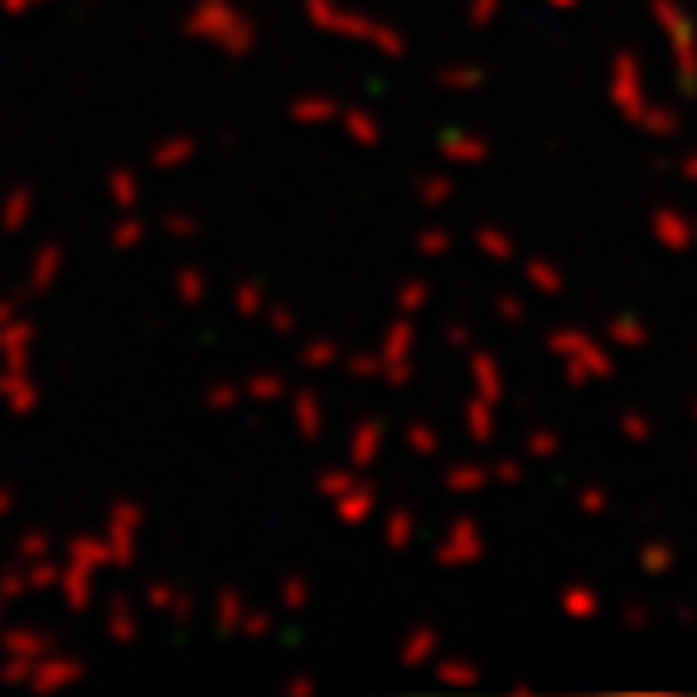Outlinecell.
<instances>
[{"instance_id":"cell-5","label":"cell","mask_w":697,"mask_h":697,"mask_svg":"<svg viewBox=\"0 0 697 697\" xmlns=\"http://www.w3.org/2000/svg\"><path fill=\"white\" fill-rule=\"evenodd\" d=\"M98 567H88V562H63V572H59V586L53 592L63 596V606H69V615H88L92 610V600H98Z\"/></svg>"},{"instance_id":"cell-34","label":"cell","mask_w":697,"mask_h":697,"mask_svg":"<svg viewBox=\"0 0 697 697\" xmlns=\"http://www.w3.org/2000/svg\"><path fill=\"white\" fill-rule=\"evenodd\" d=\"M238 402H243V383H213L204 387V412H213V417H223V412H233Z\"/></svg>"},{"instance_id":"cell-10","label":"cell","mask_w":697,"mask_h":697,"mask_svg":"<svg viewBox=\"0 0 697 697\" xmlns=\"http://www.w3.org/2000/svg\"><path fill=\"white\" fill-rule=\"evenodd\" d=\"M102 615H107V635L117 639V645H137L141 639V610H137V600L131 596H122V592H112L107 596V606H102Z\"/></svg>"},{"instance_id":"cell-9","label":"cell","mask_w":697,"mask_h":697,"mask_svg":"<svg viewBox=\"0 0 697 697\" xmlns=\"http://www.w3.org/2000/svg\"><path fill=\"white\" fill-rule=\"evenodd\" d=\"M53 649V635L39 625H6L0 629V654H10V659H44Z\"/></svg>"},{"instance_id":"cell-40","label":"cell","mask_w":697,"mask_h":697,"mask_svg":"<svg viewBox=\"0 0 697 697\" xmlns=\"http://www.w3.org/2000/svg\"><path fill=\"white\" fill-rule=\"evenodd\" d=\"M0 596H6V600L30 596V576H24V562L20 557L10 562V567H0Z\"/></svg>"},{"instance_id":"cell-32","label":"cell","mask_w":697,"mask_h":697,"mask_svg":"<svg viewBox=\"0 0 697 697\" xmlns=\"http://www.w3.org/2000/svg\"><path fill=\"white\" fill-rule=\"evenodd\" d=\"M281 610H286V615H305V610H311V576L291 572L286 582H281Z\"/></svg>"},{"instance_id":"cell-12","label":"cell","mask_w":697,"mask_h":697,"mask_svg":"<svg viewBox=\"0 0 697 697\" xmlns=\"http://www.w3.org/2000/svg\"><path fill=\"white\" fill-rule=\"evenodd\" d=\"M34 213H39V194H34V190H24V184H16V190L0 199V233H6V238L30 233Z\"/></svg>"},{"instance_id":"cell-48","label":"cell","mask_w":697,"mask_h":697,"mask_svg":"<svg viewBox=\"0 0 697 697\" xmlns=\"http://www.w3.org/2000/svg\"><path fill=\"white\" fill-rule=\"evenodd\" d=\"M412 378H417L412 358H402V364H383V383L387 387H412Z\"/></svg>"},{"instance_id":"cell-1","label":"cell","mask_w":697,"mask_h":697,"mask_svg":"<svg viewBox=\"0 0 697 697\" xmlns=\"http://www.w3.org/2000/svg\"><path fill=\"white\" fill-rule=\"evenodd\" d=\"M305 20H311V30L330 34V39H348V44H364L373 53H383V59H402L407 53V39L393 24L364 16V10H348L340 0H301Z\"/></svg>"},{"instance_id":"cell-52","label":"cell","mask_w":697,"mask_h":697,"mask_svg":"<svg viewBox=\"0 0 697 697\" xmlns=\"http://www.w3.org/2000/svg\"><path fill=\"white\" fill-rule=\"evenodd\" d=\"M465 422H471V436H489V412L479 402H465Z\"/></svg>"},{"instance_id":"cell-59","label":"cell","mask_w":697,"mask_h":697,"mask_svg":"<svg viewBox=\"0 0 697 697\" xmlns=\"http://www.w3.org/2000/svg\"><path fill=\"white\" fill-rule=\"evenodd\" d=\"M6 606H10V600H6V596H0V620H6Z\"/></svg>"},{"instance_id":"cell-53","label":"cell","mask_w":697,"mask_h":697,"mask_svg":"<svg viewBox=\"0 0 697 697\" xmlns=\"http://www.w3.org/2000/svg\"><path fill=\"white\" fill-rule=\"evenodd\" d=\"M39 6H49V0H0V16H30Z\"/></svg>"},{"instance_id":"cell-8","label":"cell","mask_w":697,"mask_h":697,"mask_svg":"<svg viewBox=\"0 0 697 697\" xmlns=\"http://www.w3.org/2000/svg\"><path fill=\"white\" fill-rule=\"evenodd\" d=\"M194 160H199V137H190V131H174V137H160V141L151 145L145 165L160 170V174H170V170L194 165Z\"/></svg>"},{"instance_id":"cell-45","label":"cell","mask_w":697,"mask_h":697,"mask_svg":"<svg viewBox=\"0 0 697 697\" xmlns=\"http://www.w3.org/2000/svg\"><path fill=\"white\" fill-rule=\"evenodd\" d=\"M30 668H34V659H10V654H0V683H6V688H24V683H30Z\"/></svg>"},{"instance_id":"cell-46","label":"cell","mask_w":697,"mask_h":697,"mask_svg":"<svg viewBox=\"0 0 697 697\" xmlns=\"http://www.w3.org/2000/svg\"><path fill=\"white\" fill-rule=\"evenodd\" d=\"M446 489H451V494H475V489H479V471H475L471 461H465V465H451V471H446Z\"/></svg>"},{"instance_id":"cell-28","label":"cell","mask_w":697,"mask_h":697,"mask_svg":"<svg viewBox=\"0 0 697 697\" xmlns=\"http://www.w3.org/2000/svg\"><path fill=\"white\" fill-rule=\"evenodd\" d=\"M358 485V471L354 465H325V471L315 475V494H320V504H334L344 489H354Z\"/></svg>"},{"instance_id":"cell-23","label":"cell","mask_w":697,"mask_h":697,"mask_svg":"<svg viewBox=\"0 0 697 697\" xmlns=\"http://www.w3.org/2000/svg\"><path fill=\"white\" fill-rule=\"evenodd\" d=\"M383 543L393 547V553H407V547L417 543V514H412V508H387L383 514Z\"/></svg>"},{"instance_id":"cell-7","label":"cell","mask_w":697,"mask_h":697,"mask_svg":"<svg viewBox=\"0 0 697 697\" xmlns=\"http://www.w3.org/2000/svg\"><path fill=\"white\" fill-rule=\"evenodd\" d=\"M34 344H39V325L30 315L6 320V325H0V368H30Z\"/></svg>"},{"instance_id":"cell-24","label":"cell","mask_w":697,"mask_h":697,"mask_svg":"<svg viewBox=\"0 0 697 697\" xmlns=\"http://www.w3.org/2000/svg\"><path fill=\"white\" fill-rule=\"evenodd\" d=\"M69 557L73 562H88V567L107 572L112 567V547H107V533H73L69 538Z\"/></svg>"},{"instance_id":"cell-14","label":"cell","mask_w":697,"mask_h":697,"mask_svg":"<svg viewBox=\"0 0 697 697\" xmlns=\"http://www.w3.org/2000/svg\"><path fill=\"white\" fill-rule=\"evenodd\" d=\"M63 243H39L34 248V257H30V276H24V291L30 296H44V291H53V281H59L63 272Z\"/></svg>"},{"instance_id":"cell-26","label":"cell","mask_w":697,"mask_h":697,"mask_svg":"<svg viewBox=\"0 0 697 697\" xmlns=\"http://www.w3.org/2000/svg\"><path fill=\"white\" fill-rule=\"evenodd\" d=\"M145 238H151V223L145 219H137V209L131 213H122V219H117L112 228H107V243H112L117 252H137Z\"/></svg>"},{"instance_id":"cell-50","label":"cell","mask_w":697,"mask_h":697,"mask_svg":"<svg viewBox=\"0 0 697 697\" xmlns=\"http://www.w3.org/2000/svg\"><path fill=\"white\" fill-rule=\"evenodd\" d=\"M190 615H194V592H174L170 610H165V620H174V625H190Z\"/></svg>"},{"instance_id":"cell-57","label":"cell","mask_w":697,"mask_h":697,"mask_svg":"<svg viewBox=\"0 0 697 697\" xmlns=\"http://www.w3.org/2000/svg\"><path fill=\"white\" fill-rule=\"evenodd\" d=\"M10 508H16V494H10L6 485H0V518H6V514H10Z\"/></svg>"},{"instance_id":"cell-58","label":"cell","mask_w":697,"mask_h":697,"mask_svg":"<svg viewBox=\"0 0 697 697\" xmlns=\"http://www.w3.org/2000/svg\"><path fill=\"white\" fill-rule=\"evenodd\" d=\"M16 315H20L16 301H0V325H6V320H16Z\"/></svg>"},{"instance_id":"cell-39","label":"cell","mask_w":697,"mask_h":697,"mask_svg":"<svg viewBox=\"0 0 697 697\" xmlns=\"http://www.w3.org/2000/svg\"><path fill=\"white\" fill-rule=\"evenodd\" d=\"M407 451H412V455H422V461H426V455H436V451H441V436H436V426L426 422V417L407 422Z\"/></svg>"},{"instance_id":"cell-17","label":"cell","mask_w":697,"mask_h":697,"mask_svg":"<svg viewBox=\"0 0 697 697\" xmlns=\"http://www.w3.org/2000/svg\"><path fill=\"white\" fill-rule=\"evenodd\" d=\"M412 354H417V320L393 315L383 330V340H378V358L383 364H402V358H412Z\"/></svg>"},{"instance_id":"cell-25","label":"cell","mask_w":697,"mask_h":697,"mask_svg":"<svg viewBox=\"0 0 697 697\" xmlns=\"http://www.w3.org/2000/svg\"><path fill=\"white\" fill-rule=\"evenodd\" d=\"M266 301H272V291H266V281H257V276L233 286V315H243V320H262Z\"/></svg>"},{"instance_id":"cell-43","label":"cell","mask_w":697,"mask_h":697,"mask_svg":"<svg viewBox=\"0 0 697 697\" xmlns=\"http://www.w3.org/2000/svg\"><path fill=\"white\" fill-rule=\"evenodd\" d=\"M272 629H276V615H272V610H252V606H248L243 625H238V635H248V639H266Z\"/></svg>"},{"instance_id":"cell-19","label":"cell","mask_w":697,"mask_h":697,"mask_svg":"<svg viewBox=\"0 0 697 697\" xmlns=\"http://www.w3.org/2000/svg\"><path fill=\"white\" fill-rule=\"evenodd\" d=\"M479 557V533L475 523H455V528L446 533V543L436 547V562L441 567H461V562H475Z\"/></svg>"},{"instance_id":"cell-3","label":"cell","mask_w":697,"mask_h":697,"mask_svg":"<svg viewBox=\"0 0 697 697\" xmlns=\"http://www.w3.org/2000/svg\"><path fill=\"white\" fill-rule=\"evenodd\" d=\"M141 528H145V508L137 499H117L107 508V547H112V567L127 572L137 562L141 547Z\"/></svg>"},{"instance_id":"cell-13","label":"cell","mask_w":697,"mask_h":697,"mask_svg":"<svg viewBox=\"0 0 697 697\" xmlns=\"http://www.w3.org/2000/svg\"><path fill=\"white\" fill-rule=\"evenodd\" d=\"M334 127H340L344 137L358 145V151H378V145H383V122L368 112V107H340Z\"/></svg>"},{"instance_id":"cell-11","label":"cell","mask_w":697,"mask_h":697,"mask_svg":"<svg viewBox=\"0 0 697 697\" xmlns=\"http://www.w3.org/2000/svg\"><path fill=\"white\" fill-rule=\"evenodd\" d=\"M383 441H387V422H378V417L358 422L354 432H348V465H354V471H368V465H378Z\"/></svg>"},{"instance_id":"cell-6","label":"cell","mask_w":697,"mask_h":697,"mask_svg":"<svg viewBox=\"0 0 697 697\" xmlns=\"http://www.w3.org/2000/svg\"><path fill=\"white\" fill-rule=\"evenodd\" d=\"M39 402H44V393H39V383H34L30 368H0V407H6L10 417H16V422L34 417Z\"/></svg>"},{"instance_id":"cell-15","label":"cell","mask_w":697,"mask_h":697,"mask_svg":"<svg viewBox=\"0 0 697 697\" xmlns=\"http://www.w3.org/2000/svg\"><path fill=\"white\" fill-rule=\"evenodd\" d=\"M378 504H383V499H378V489L358 479V485H354V489H344L330 508H334V518H340V523H348V528H364V523H368L373 514H378Z\"/></svg>"},{"instance_id":"cell-29","label":"cell","mask_w":697,"mask_h":697,"mask_svg":"<svg viewBox=\"0 0 697 697\" xmlns=\"http://www.w3.org/2000/svg\"><path fill=\"white\" fill-rule=\"evenodd\" d=\"M426 301H432V281H426V276H407V281L397 286V296H393V311L417 320V315L426 311Z\"/></svg>"},{"instance_id":"cell-51","label":"cell","mask_w":697,"mask_h":697,"mask_svg":"<svg viewBox=\"0 0 697 697\" xmlns=\"http://www.w3.org/2000/svg\"><path fill=\"white\" fill-rule=\"evenodd\" d=\"M170 600H174V586H170V582H151V586H145V606H151V610L165 615Z\"/></svg>"},{"instance_id":"cell-22","label":"cell","mask_w":697,"mask_h":697,"mask_svg":"<svg viewBox=\"0 0 697 697\" xmlns=\"http://www.w3.org/2000/svg\"><path fill=\"white\" fill-rule=\"evenodd\" d=\"M107 199H112V209H117V213H131V209L141 204V174H137V170H127V165L107 170Z\"/></svg>"},{"instance_id":"cell-42","label":"cell","mask_w":697,"mask_h":697,"mask_svg":"<svg viewBox=\"0 0 697 697\" xmlns=\"http://www.w3.org/2000/svg\"><path fill=\"white\" fill-rule=\"evenodd\" d=\"M417 252H422V257H446V252H451V233H446V228H422V233H417Z\"/></svg>"},{"instance_id":"cell-47","label":"cell","mask_w":697,"mask_h":697,"mask_svg":"<svg viewBox=\"0 0 697 697\" xmlns=\"http://www.w3.org/2000/svg\"><path fill=\"white\" fill-rule=\"evenodd\" d=\"M49 553H53V538H49L44 528H39V533H24V538L16 543V557H20V562H34V557H49Z\"/></svg>"},{"instance_id":"cell-31","label":"cell","mask_w":697,"mask_h":697,"mask_svg":"<svg viewBox=\"0 0 697 697\" xmlns=\"http://www.w3.org/2000/svg\"><path fill=\"white\" fill-rule=\"evenodd\" d=\"M286 378H281V373L272 368V373H252V378L243 383V397L248 402H257V407H266V402H281V397H286Z\"/></svg>"},{"instance_id":"cell-33","label":"cell","mask_w":697,"mask_h":697,"mask_svg":"<svg viewBox=\"0 0 697 697\" xmlns=\"http://www.w3.org/2000/svg\"><path fill=\"white\" fill-rule=\"evenodd\" d=\"M340 368L348 373V378H358V383H378V378H383V358H378V348H368V354H344V358H340Z\"/></svg>"},{"instance_id":"cell-41","label":"cell","mask_w":697,"mask_h":697,"mask_svg":"<svg viewBox=\"0 0 697 697\" xmlns=\"http://www.w3.org/2000/svg\"><path fill=\"white\" fill-rule=\"evenodd\" d=\"M262 320H266V325H272L276 334H296V330H301V315L291 311V305H281V301H266Z\"/></svg>"},{"instance_id":"cell-18","label":"cell","mask_w":697,"mask_h":697,"mask_svg":"<svg viewBox=\"0 0 697 697\" xmlns=\"http://www.w3.org/2000/svg\"><path fill=\"white\" fill-rule=\"evenodd\" d=\"M340 107H344V102H334L330 92H301V98H291L286 117H291L296 127H330L334 117H340Z\"/></svg>"},{"instance_id":"cell-4","label":"cell","mask_w":697,"mask_h":697,"mask_svg":"<svg viewBox=\"0 0 697 697\" xmlns=\"http://www.w3.org/2000/svg\"><path fill=\"white\" fill-rule=\"evenodd\" d=\"M83 678V659H73V654H44V659H34V668H30V683H24V688H30L34 697L39 693H63V688H73V683Z\"/></svg>"},{"instance_id":"cell-30","label":"cell","mask_w":697,"mask_h":697,"mask_svg":"<svg viewBox=\"0 0 697 697\" xmlns=\"http://www.w3.org/2000/svg\"><path fill=\"white\" fill-rule=\"evenodd\" d=\"M296 358H301V364L305 368H334V364H340V358H344V348L340 344H334V340H325V334H315V340H305L301 348H296Z\"/></svg>"},{"instance_id":"cell-16","label":"cell","mask_w":697,"mask_h":697,"mask_svg":"<svg viewBox=\"0 0 697 697\" xmlns=\"http://www.w3.org/2000/svg\"><path fill=\"white\" fill-rule=\"evenodd\" d=\"M291 422H296L301 441L325 436V402H320L315 387H296V393H291Z\"/></svg>"},{"instance_id":"cell-2","label":"cell","mask_w":697,"mask_h":697,"mask_svg":"<svg viewBox=\"0 0 697 697\" xmlns=\"http://www.w3.org/2000/svg\"><path fill=\"white\" fill-rule=\"evenodd\" d=\"M184 34L228 53V59H248L257 49V20L238 0H194L184 10Z\"/></svg>"},{"instance_id":"cell-54","label":"cell","mask_w":697,"mask_h":697,"mask_svg":"<svg viewBox=\"0 0 697 697\" xmlns=\"http://www.w3.org/2000/svg\"><path fill=\"white\" fill-rule=\"evenodd\" d=\"M286 693H291V697L315 693V674H296V678H286Z\"/></svg>"},{"instance_id":"cell-55","label":"cell","mask_w":697,"mask_h":697,"mask_svg":"<svg viewBox=\"0 0 697 697\" xmlns=\"http://www.w3.org/2000/svg\"><path fill=\"white\" fill-rule=\"evenodd\" d=\"M489 16H494V0H475L471 6V24H489Z\"/></svg>"},{"instance_id":"cell-44","label":"cell","mask_w":697,"mask_h":697,"mask_svg":"<svg viewBox=\"0 0 697 697\" xmlns=\"http://www.w3.org/2000/svg\"><path fill=\"white\" fill-rule=\"evenodd\" d=\"M436 678L446 683V688H461V683H475V668L465 659H436Z\"/></svg>"},{"instance_id":"cell-49","label":"cell","mask_w":697,"mask_h":697,"mask_svg":"<svg viewBox=\"0 0 697 697\" xmlns=\"http://www.w3.org/2000/svg\"><path fill=\"white\" fill-rule=\"evenodd\" d=\"M436 83H441V88H451V92H461V88H475V83H479V73H475V69H441Z\"/></svg>"},{"instance_id":"cell-37","label":"cell","mask_w":697,"mask_h":697,"mask_svg":"<svg viewBox=\"0 0 697 697\" xmlns=\"http://www.w3.org/2000/svg\"><path fill=\"white\" fill-rule=\"evenodd\" d=\"M59 572H63V562H53V557L24 562V576H30V596H34V592H53V586H59Z\"/></svg>"},{"instance_id":"cell-35","label":"cell","mask_w":697,"mask_h":697,"mask_svg":"<svg viewBox=\"0 0 697 697\" xmlns=\"http://www.w3.org/2000/svg\"><path fill=\"white\" fill-rule=\"evenodd\" d=\"M441 155L446 160H455V165H475V160H485V145H479L475 137H455V131H446V137H441Z\"/></svg>"},{"instance_id":"cell-36","label":"cell","mask_w":697,"mask_h":697,"mask_svg":"<svg viewBox=\"0 0 697 697\" xmlns=\"http://www.w3.org/2000/svg\"><path fill=\"white\" fill-rule=\"evenodd\" d=\"M412 190H417V204L422 209H441L451 199V180H446V174H417V184H412Z\"/></svg>"},{"instance_id":"cell-38","label":"cell","mask_w":697,"mask_h":697,"mask_svg":"<svg viewBox=\"0 0 697 697\" xmlns=\"http://www.w3.org/2000/svg\"><path fill=\"white\" fill-rule=\"evenodd\" d=\"M160 233L174 238V243H190V238H199V219L184 209H170V213H160Z\"/></svg>"},{"instance_id":"cell-21","label":"cell","mask_w":697,"mask_h":697,"mask_svg":"<svg viewBox=\"0 0 697 697\" xmlns=\"http://www.w3.org/2000/svg\"><path fill=\"white\" fill-rule=\"evenodd\" d=\"M243 615H248V596L238 592V586H223V592L213 596V629H219L223 639H228V635H238Z\"/></svg>"},{"instance_id":"cell-56","label":"cell","mask_w":697,"mask_h":697,"mask_svg":"<svg viewBox=\"0 0 697 697\" xmlns=\"http://www.w3.org/2000/svg\"><path fill=\"white\" fill-rule=\"evenodd\" d=\"M479 248H485V252H494V257H499V252H508V243H499V238H494V233H479Z\"/></svg>"},{"instance_id":"cell-20","label":"cell","mask_w":697,"mask_h":697,"mask_svg":"<svg viewBox=\"0 0 697 697\" xmlns=\"http://www.w3.org/2000/svg\"><path fill=\"white\" fill-rule=\"evenodd\" d=\"M436 659V629L432 625H412L407 635H402V645H397V664L402 668H422V664H432Z\"/></svg>"},{"instance_id":"cell-27","label":"cell","mask_w":697,"mask_h":697,"mask_svg":"<svg viewBox=\"0 0 697 697\" xmlns=\"http://www.w3.org/2000/svg\"><path fill=\"white\" fill-rule=\"evenodd\" d=\"M174 296H180L184 311H199V305L209 301V276L199 272V266H180V272H174Z\"/></svg>"}]
</instances>
